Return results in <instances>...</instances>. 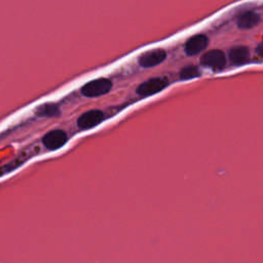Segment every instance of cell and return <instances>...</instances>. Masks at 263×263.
<instances>
[{"label":"cell","mask_w":263,"mask_h":263,"mask_svg":"<svg viewBox=\"0 0 263 263\" xmlns=\"http://www.w3.org/2000/svg\"><path fill=\"white\" fill-rule=\"evenodd\" d=\"M165 57H166V52L163 49L156 48V49L149 50L142 53L139 57V64L145 68L154 67L160 64L161 62H163L165 60Z\"/></svg>","instance_id":"obj_6"},{"label":"cell","mask_w":263,"mask_h":263,"mask_svg":"<svg viewBox=\"0 0 263 263\" xmlns=\"http://www.w3.org/2000/svg\"><path fill=\"white\" fill-rule=\"evenodd\" d=\"M199 76V71L194 66H188L181 70L180 72V78L181 79H191L194 77Z\"/></svg>","instance_id":"obj_11"},{"label":"cell","mask_w":263,"mask_h":263,"mask_svg":"<svg viewBox=\"0 0 263 263\" xmlns=\"http://www.w3.org/2000/svg\"><path fill=\"white\" fill-rule=\"evenodd\" d=\"M105 118L104 113L101 110H89L81 114L77 119V125L80 129H90L100 124Z\"/></svg>","instance_id":"obj_3"},{"label":"cell","mask_w":263,"mask_h":263,"mask_svg":"<svg viewBox=\"0 0 263 263\" xmlns=\"http://www.w3.org/2000/svg\"><path fill=\"white\" fill-rule=\"evenodd\" d=\"M37 116L40 117H55L61 114L60 107L53 103H46L39 106L35 111Z\"/></svg>","instance_id":"obj_10"},{"label":"cell","mask_w":263,"mask_h":263,"mask_svg":"<svg viewBox=\"0 0 263 263\" xmlns=\"http://www.w3.org/2000/svg\"><path fill=\"white\" fill-rule=\"evenodd\" d=\"M260 22V16L254 11L243 12L237 20V26L240 29H251L257 26Z\"/></svg>","instance_id":"obj_9"},{"label":"cell","mask_w":263,"mask_h":263,"mask_svg":"<svg viewBox=\"0 0 263 263\" xmlns=\"http://www.w3.org/2000/svg\"><path fill=\"white\" fill-rule=\"evenodd\" d=\"M249 57H250L249 49L242 45L234 46L229 51V59L231 63L235 65H240L246 63L249 60Z\"/></svg>","instance_id":"obj_8"},{"label":"cell","mask_w":263,"mask_h":263,"mask_svg":"<svg viewBox=\"0 0 263 263\" xmlns=\"http://www.w3.org/2000/svg\"><path fill=\"white\" fill-rule=\"evenodd\" d=\"M200 63L214 70H222L226 65V55L219 49L209 50L201 57Z\"/></svg>","instance_id":"obj_4"},{"label":"cell","mask_w":263,"mask_h":263,"mask_svg":"<svg viewBox=\"0 0 263 263\" xmlns=\"http://www.w3.org/2000/svg\"><path fill=\"white\" fill-rule=\"evenodd\" d=\"M112 88V82L107 78H98L84 84L81 88V93L87 98L103 96L109 92Z\"/></svg>","instance_id":"obj_1"},{"label":"cell","mask_w":263,"mask_h":263,"mask_svg":"<svg viewBox=\"0 0 263 263\" xmlns=\"http://www.w3.org/2000/svg\"><path fill=\"white\" fill-rule=\"evenodd\" d=\"M256 52H257L258 54H260L261 57H263V43H260V44L257 46Z\"/></svg>","instance_id":"obj_12"},{"label":"cell","mask_w":263,"mask_h":263,"mask_svg":"<svg viewBox=\"0 0 263 263\" xmlns=\"http://www.w3.org/2000/svg\"><path fill=\"white\" fill-rule=\"evenodd\" d=\"M167 83H168L167 80L164 78H160V77L151 78V79L141 83L139 85V87L137 88V92L140 96L148 97V96L157 93L160 90H162L163 88H165Z\"/></svg>","instance_id":"obj_5"},{"label":"cell","mask_w":263,"mask_h":263,"mask_svg":"<svg viewBox=\"0 0 263 263\" xmlns=\"http://www.w3.org/2000/svg\"><path fill=\"white\" fill-rule=\"evenodd\" d=\"M68 142V135L65 130L55 128L46 133L42 138V144L50 151L58 150Z\"/></svg>","instance_id":"obj_2"},{"label":"cell","mask_w":263,"mask_h":263,"mask_svg":"<svg viewBox=\"0 0 263 263\" xmlns=\"http://www.w3.org/2000/svg\"><path fill=\"white\" fill-rule=\"evenodd\" d=\"M209 39L204 35H195L189 38L185 44V51L188 55H195L206 48Z\"/></svg>","instance_id":"obj_7"}]
</instances>
